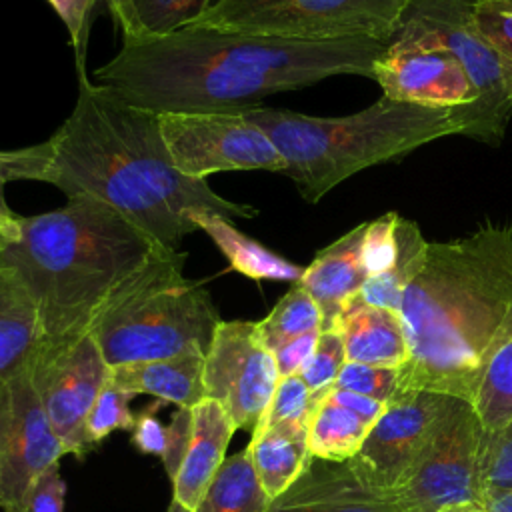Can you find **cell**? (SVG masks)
I'll return each mask as SVG.
<instances>
[{
	"instance_id": "30bf717a",
	"label": "cell",
	"mask_w": 512,
	"mask_h": 512,
	"mask_svg": "<svg viewBox=\"0 0 512 512\" xmlns=\"http://www.w3.org/2000/svg\"><path fill=\"white\" fill-rule=\"evenodd\" d=\"M160 132L172 164L190 178L286 168L266 132L244 114H160Z\"/></svg>"
},
{
	"instance_id": "cb8c5ba5",
	"label": "cell",
	"mask_w": 512,
	"mask_h": 512,
	"mask_svg": "<svg viewBox=\"0 0 512 512\" xmlns=\"http://www.w3.org/2000/svg\"><path fill=\"white\" fill-rule=\"evenodd\" d=\"M372 424L342 404L330 388L318 394L308 418L310 454L324 460H350L358 454Z\"/></svg>"
},
{
	"instance_id": "7dc6e473",
	"label": "cell",
	"mask_w": 512,
	"mask_h": 512,
	"mask_svg": "<svg viewBox=\"0 0 512 512\" xmlns=\"http://www.w3.org/2000/svg\"><path fill=\"white\" fill-rule=\"evenodd\" d=\"M100 2H102V4H104L108 10H112V8H114V6H116L120 0H100Z\"/></svg>"
},
{
	"instance_id": "bcb514c9",
	"label": "cell",
	"mask_w": 512,
	"mask_h": 512,
	"mask_svg": "<svg viewBox=\"0 0 512 512\" xmlns=\"http://www.w3.org/2000/svg\"><path fill=\"white\" fill-rule=\"evenodd\" d=\"M166 512H188V510H184V508H182V506H180V504H178V502H174V500H172V502H170V506H168V510H166Z\"/></svg>"
},
{
	"instance_id": "d4e9b609",
	"label": "cell",
	"mask_w": 512,
	"mask_h": 512,
	"mask_svg": "<svg viewBox=\"0 0 512 512\" xmlns=\"http://www.w3.org/2000/svg\"><path fill=\"white\" fill-rule=\"evenodd\" d=\"M220 0H120L110 14L122 42L162 38L196 24Z\"/></svg>"
},
{
	"instance_id": "4dcf8cb0",
	"label": "cell",
	"mask_w": 512,
	"mask_h": 512,
	"mask_svg": "<svg viewBox=\"0 0 512 512\" xmlns=\"http://www.w3.org/2000/svg\"><path fill=\"white\" fill-rule=\"evenodd\" d=\"M322 394V392H320ZM318 394H314L300 374L282 376L276 384L274 396L262 414L258 428L280 422H308Z\"/></svg>"
},
{
	"instance_id": "8fae6325",
	"label": "cell",
	"mask_w": 512,
	"mask_h": 512,
	"mask_svg": "<svg viewBox=\"0 0 512 512\" xmlns=\"http://www.w3.org/2000/svg\"><path fill=\"white\" fill-rule=\"evenodd\" d=\"M280 380L258 322L222 320L204 356V392L222 404L236 430L254 432Z\"/></svg>"
},
{
	"instance_id": "ee69618b",
	"label": "cell",
	"mask_w": 512,
	"mask_h": 512,
	"mask_svg": "<svg viewBox=\"0 0 512 512\" xmlns=\"http://www.w3.org/2000/svg\"><path fill=\"white\" fill-rule=\"evenodd\" d=\"M484 502L490 508V512H512V490L494 494V496L486 498Z\"/></svg>"
},
{
	"instance_id": "5b68a950",
	"label": "cell",
	"mask_w": 512,
	"mask_h": 512,
	"mask_svg": "<svg viewBox=\"0 0 512 512\" xmlns=\"http://www.w3.org/2000/svg\"><path fill=\"white\" fill-rule=\"evenodd\" d=\"M460 108H430L382 96L348 116L322 118L266 106L242 114L266 132L284 158V174L314 204L364 168L442 136L462 134Z\"/></svg>"
},
{
	"instance_id": "44dd1931",
	"label": "cell",
	"mask_w": 512,
	"mask_h": 512,
	"mask_svg": "<svg viewBox=\"0 0 512 512\" xmlns=\"http://www.w3.org/2000/svg\"><path fill=\"white\" fill-rule=\"evenodd\" d=\"M204 352L122 364L110 368V380L132 394H150L164 404L192 408L206 398Z\"/></svg>"
},
{
	"instance_id": "277c9868",
	"label": "cell",
	"mask_w": 512,
	"mask_h": 512,
	"mask_svg": "<svg viewBox=\"0 0 512 512\" xmlns=\"http://www.w3.org/2000/svg\"><path fill=\"white\" fill-rule=\"evenodd\" d=\"M158 250L112 206L74 196L56 210L22 216L0 264L22 278L42 320L44 348H54L88 334L108 300Z\"/></svg>"
},
{
	"instance_id": "836d02e7",
	"label": "cell",
	"mask_w": 512,
	"mask_h": 512,
	"mask_svg": "<svg viewBox=\"0 0 512 512\" xmlns=\"http://www.w3.org/2000/svg\"><path fill=\"white\" fill-rule=\"evenodd\" d=\"M512 490V422L494 434H486L482 450L484 500Z\"/></svg>"
},
{
	"instance_id": "c3c4849f",
	"label": "cell",
	"mask_w": 512,
	"mask_h": 512,
	"mask_svg": "<svg viewBox=\"0 0 512 512\" xmlns=\"http://www.w3.org/2000/svg\"><path fill=\"white\" fill-rule=\"evenodd\" d=\"M6 244H8V240H6V238L0 234V250H2Z\"/></svg>"
},
{
	"instance_id": "ba28073f",
	"label": "cell",
	"mask_w": 512,
	"mask_h": 512,
	"mask_svg": "<svg viewBox=\"0 0 512 512\" xmlns=\"http://www.w3.org/2000/svg\"><path fill=\"white\" fill-rule=\"evenodd\" d=\"M472 0H410L398 32L450 50L464 66L476 102L460 108L462 134L498 142L512 114V76L494 46L476 28Z\"/></svg>"
},
{
	"instance_id": "60d3db41",
	"label": "cell",
	"mask_w": 512,
	"mask_h": 512,
	"mask_svg": "<svg viewBox=\"0 0 512 512\" xmlns=\"http://www.w3.org/2000/svg\"><path fill=\"white\" fill-rule=\"evenodd\" d=\"M154 410L156 406L154 408L150 406L148 410L136 414L134 428L130 430L132 432L130 440L136 446V450H140L142 454L162 458L166 452L168 434H166V426L154 416Z\"/></svg>"
},
{
	"instance_id": "d6986e66",
	"label": "cell",
	"mask_w": 512,
	"mask_h": 512,
	"mask_svg": "<svg viewBox=\"0 0 512 512\" xmlns=\"http://www.w3.org/2000/svg\"><path fill=\"white\" fill-rule=\"evenodd\" d=\"M46 346L38 308L22 278L0 264V382L32 372Z\"/></svg>"
},
{
	"instance_id": "6da1fadb",
	"label": "cell",
	"mask_w": 512,
	"mask_h": 512,
	"mask_svg": "<svg viewBox=\"0 0 512 512\" xmlns=\"http://www.w3.org/2000/svg\"><path fill=\"white\" fill-rule=\"evenodd\" d=\"M76 74L78 98L62 126L46 142L0 150L6 182L38 180L68 198L104 202L166 252H182V240L198 230L190 218L194 210L228 220L258 214L248 204L222 198L206 180L176 170L160 132V114L120 100L92 82L86 68Z\"/></svg>"
},
{
	"instance_id": "7bdbcfd3",
	"label": "cell",
	"mask_w": 512,
	"mask_h": 512,
	"mask_svg": "<svg viewBox=\"0 0 512 512\" xmlns=\"http://www.w3.org/2000/svg\"><path fill=\"white\" fill-rule=\"evenodd\" d=\"M10 410H12L10 386H8V382H0V460H2V448H4L8 420H10Z\"/></svg>"
},
{
	"instance_id": "7c38bea8",
	"label": "cell",
	"mask_w": 512,
	"mask_h": 512,
	"mask_svg": "<svg viewBox=\"0 0 512 512\" xmlns=\"http://www.w3.org/2000/svg\"><path fill=\"white\" fill-rule=\"evenodd\" d=\"M30 376L64 452L82 460L94 448L88 416L110 380V366L96 340L88 332L68 344L44 348Z\"/></svg>"
},
{
	"instance_id": "9c48e42d",
	"label": "cell",
	"mask_w": 512,
	"mask_h": 512,
	"mask_svg": "<svg viewBox=\"0 0 512 512\" xmlns=\"http://www.w3.org/2000/svg\"><path fill=\"white\" fill-rule=\"evenodd\" d=\"M484 438L472 402L452 396L428 442L390 490L396 512H438L448 504L484 500Z\"/></svg>"
},
{
	"instance_id": "d6a6232c",
	"label": "cell",
	"mask_w": 512,
	"mask_h": 512,
	"mask_svg": "<svg viewBox=\"0 0 512 512\" xmlns=\"http://www.w3.org/2000/svg\"><path fill=\"white\" fill-rule=\"evenodd\" d=\"M334 386L340 390H348V392L368 396L388 404L402 390L400 368H382V366L346 362Z\"/></svg>"
},
{
	"instance_id": "52a82bcc",
	"label": "cell",
	"mask_w": 512,
	"mask_h": 512,
	"mask_svg": "<svg viewBox=\"0 0 512 512\" xmlns=\"http://www.w3.org/2000/svg\"><path fill=\"white\" fill-rule=\"evenodd\" d=\"M410 0H220L196 24L294 40H392Z\"/></svg>"
},
{
	"instance_id": "8d00e7d4",
	"label": "cell",
	"mask_w": 512,
	"mask_h": 512,
	"mask_svg": "<svg viewBox=\"0 0 512 512\" xmlns=\"http://www.w3.org/2000/svg\"><path fill=\"white\" fill-rule=\"evenodd\" d=\"M54 12L64 22L70 44L76 54V70L86 68V48H88V36L90 26L96 14V6L100 0H48Z\"/></svg>"
},
{
	"instance_id": "9a60e30c",
	"label": "cell",
	"mask_w": 512,
	"mask_h": 512,
	"mask_svg": "<svg viewBox=\"0 0 512 512\" xmlns=\"http://www.w3.org/2000/svg\"><path fill=\"white\" fill-rule=\"evenodd\" d=\"M12 410L0 460V508L24 512L38 476L66 452L42 408L30 372L8 382Z\"/></svg>"
},
{
	"instance_id": "d590c367",
	"label": "cell",
	"mask_w": 512,
	"mask_h": 512,
	"mask_svg": "<svg viewBox=\"0 0 512 512\" xmlns=\"http://www.w3.org/2000/svg\"><path fill=\"white\" fill-rule=\"evenodd\" d=\"M398 218L400 216L396 212H386L376 220L366 222V230L362 238V264L368 276L380 274L394 264L396 252H398V242H396Z\"/></svg>"
},
{
	"instance_id": "f6af8a7d",
	"label": "cell",
	"mask_w": 512,
	"mask_h": 512,
	"mask_svg": "<svg viewBox=\"0 0 512 512\" xmlns=\"http://www.w3.org/2000/svg\"><path fill=\"white\" fill-rule=\"evenodd\" d=\"M438 512H490V508L486 506L484 500H468V502L448 504Z\"/></svg>"
},
{
	"instance_id": "e0dca14e",
	"label": "cell",
	"mask_w": 512,
	"mask_h": 512,
	"mask_svg": "<svg viewBox=\"0 0 512 512\" xmlns=\"http://www.w3.org/2000/svg\"><path fill=\"white\" fill-rule=\"evenodd\" d=\"M364 230L366 222L322 248L298 280L322 312V330L334 328L348 302L358 296L368 278L362 264Z\"/></svg>"
},
{
	"instance_id": "484cf974",
	"label": "cell",
	"mask_w": 512,
	"mask_h": 512,
	"mask_svg": "<svg viewBox=\"0 0 512 512\" xmlns=\"http://www.w3.org/2000/svg\"><path fill=\"white\" fill-rule=\"evenodd\" d=\"M396 242H398V252H396L394 264L380 274L368 276L358 292V298L370 306L398 312L402 294L408 282L412 280V276L418 272L422 258L426 254L428 242L424 240L418 224L402 216L398 218V226H396Z\"/></svg>"
},
{
	"instance_id": "f546056e",
	"label": "cell",
	"mask_w": 512,
	"mask_h": 512,
	"mask_svg": "<svg viewBox=\"0 0 512 512\" xmlns=\"http://www.w3.org/2000/svg\"><path fill=\"white\" fill-rule=\"evenodd\" d=\"M132 392L122 390L112 380L104 384L98 394V400L88 416V436L96 446L114 430H132L136 422V414L130 410Z\"/></svg>"
},
{
	"instance_id": "f1b7e54d",
	"label": "cell",
	"mask_w": 512,
	"mask_h": 512,
	"mask_svg": "<svg viewBox=\"0 0 512 512\" xmlns=\"http://www.w3.org/2000/svg\"><path fill=\"white\" fill-rule=\"evenodd\" d=\"M320 330L322 312L300 282H294L290 290L276 302L270 314L258 320V332L270 350L286 340Z\"/></svg>"
},
{
	"instance_id": "e575fe53",
	"label": "cell",
	"mask_w": 512,
	"mask_h": 512,
	"mask_svg": "<svg viewBox=\"0 0 512 512\" xmlns=\"http://www.w3.org/2000/svg\"><path fill=\"white\" fill-rule=\"evenodd\" d=\"M472 18L512 76V0H478L472 4Z\"/></svg>"
},
{
	"instance_id": "7a4b0ae2",
	"label": "cell",
	"mask_w": 512,
	"mask_h": 512,
	"mask_svg": "<svg viewBox=\"0 0 512 512\" xmlns=\"http://www.w3.org/2000/svg\"><path fill=\"white\" fill-rule=\"evenodd\" d=\"M388 40H294L188 26L162 38L122 42L92 82L156 114H242L264 96L330 76L374 80Z\"/></svg>"
},
{
	"instance_id": "681fc988",
	"label": "cell",
	"mask_w": 512,
	"mask_h": 512,
	"mask_svg": "<svg viewBox=\"0 0 512 512\" xmlns=\"http://www.w3.org/2000/svg\"><path fill=\"white\" fill-rule=\"evenodd\" d=\"M472 2H478V0H472Z\"/></svg>"
},
{
	"instance_id": "b9f144b4",
	"label": "cell",
	"mask_w": 512,
	"mask_h": 512,
	"mask_svg": "<svg viewBox=\"0 0 512 512\" xmlns=\"http://www.w3.org/2000/svg\"><path fill=\"white\" fill-rule=\"evenodd\" d=\"M4 184H8L2 174H0V234L8 240L14 242L18 238V228H20V218L6 202L4 198Z\"/></svg>"
},
{
	"instance_id": "83f0119b",
	"label": "cell",
	"mask_w": 512,
	"mask_h": 512,
	"mask_svg": "<svg viewBox=\"0 0 512 512\" xmlns=\"http://www.w3.org/2000/svg\"><path fill=\"white\" fill-rule=\"evenodd\" d=\"M472 406L486 434H494L512 422V336L488 362Z\"/></svg>"
},
{
	"instance_id": "7402d4cb",
	"label": "cell",
	"mask_w": 512,
	"mask_h": 512,
	"mask_svg": "<svg viewBox=\"0 0 512 512\" xmlns=\"http://www.w3.org/2000/svg\"><path fill=\"white\" fill-rule=\"evenodd\" d=\"M246 448L264 494L274 500L302 474L312 458L308 422H280L258 428Z\"/></svg>"
},
{
	"instance_id": "5bb4252c",
	"label": "cell",
	"mask_w": 512,
	"mask_h": 512,
	"mask_svg": "<svg viewBox=\"0 0 512 512\" xmlns=\"http://www.w3.org/2000/svg\"><path fill=\"white\" fill-rule=\"evenodd\" d=\"M374 80L386 98L398 102L430 108H460L476 102L474 86L450 50L404 32H396L376 60Z\"/></svg>"
},
{
	"instance_id": "2e32d148",
	"label": "cell",
	"mask_w": 512,
	"mask_h": 512,
	"mask_svg": "<svg viewBox=\"0 0 512 512\" xmlns=\"http://www.w3.org/2000/svg\"><path fill=\"white\" fill-rule=\"evenodd\" d=\"M268 512H396L390 494L368 484L352 460L310 458Z\"/></svg>"
},
{
	"instance_id": "3957f363",
	"label": "cell",
	"mask_w": 512,
	"mask_h": 512,
	"mask_svg": "<svg viewBox=\"0 0 512 512\" xmlns=\"http://www.w3.org/2000/svg\"><path fill=\"white\" fill-rule=\"evenodd\" d=\"M398 314L410 346L402 388L472 402L488 362L512 336V228L488 224L428 242Z\"/></svg>"
},
{
	"instance_id": "ffe728a7",
	"label": "cell",
	"mask_w": 512,
	"mask_h": 512,
	"mask_svg": "<svg viewBox=\"0 0 512 512\" xmlns=\"http://www.w3.org/2000/svg\"><path fill=\"white\" fill-rule=\"evenodd\" d=\"M334 328L344 340L346 362L404 368L410 360L406 330L396 310L370 306L354 296Z\"/></svg>"
},
{
	"instance_id": "f35d334b",
	"label": "cell",
	"mask_w": 512,
	"mask_h": 512,
	"mask_svg": "<svg viewBox=\"0 0 512 512\" xmlns=\"http://www.w3.org/2000/svg\"><path fill=\"white\" fill-rule=\"evenodd\" d=\"M166 434H168V440H166V452L162 456V464H164L166 476L174 480L190 446L192 408H176V412L170 418V424L166 426Z\"/></svg>"
},
{
	"instance_id": "4fadbf2b",
	"label": "cell",
	"mask_w": 512,
	"mask_h": 512,
	"mask_svg": "<svg viewBox=\"0 0 512 512\" xmlns=\"http://www.w3.org/2000/svg\"><path fill=\"white\" fill-rule=\"evenodd\" d=\"M450 400L448 394L402 388L372 424L358 454L350 458L362 478L390 494L428 442Z\"/></svg>"
},
{
	"instance_id": "4316f807",
	"label": "cell",
	"mask_w": 512,
	"mask_h": 512,
	"mask_svg": "<svg viewBox=\"0 0 512 512\" xmlns=\"http://www.w3.org/2000/svg\"><path fill=\"white\" fill-rule=\"evenodd\" d=\"M248 448L224 460L194 512H268Z\"/></svg>"
},
{
	"instance_id": "ab89813d",
	"label": "cell",
	"mask_w": 512,
	"mask_h": 512,
	"mask_svg": "<svg viewBox=\"0 0 512 512\" xmlns=\"http://www.w3.org/2000/svg\"><path fill=\"white\" fill-rule=\"evenodd\" d=\"M322 332V330H320ZM320 332H308L302 336H296L292 340L282 342L280 346H276L272 350L274 360H276V368L280 378L282 376H292V374H300V370L304 368V364L308 362V358L312 356L318 336Z\"/></svg>"
},
{
	"instance_id": "1f68e13d",
	"label": "cell",
	"mask_w": 512,
	"mask_h": 512,
	"mask_svg": "<svg viewBox=\"0 0 512 512\" xmlns=\"http://www.w3.org/2000/svg\"><path fill=\"white\" fill-rule=\"evenodd\" d=\"M344 364L346 350L340 332L336 328L322 330L312 356L300 370V376L314 394H320L336 384V378Z\"/></svg>"
},
{
	"instance_id": "ac0fdd59",
	"label": "cell",
	"mask_w": 512,
	"mask_h": 512,
	"mask_svg": "<svg viewBox=\"0 0 512 512\" xmlns=\"http://www.w3.org/2000/svg\"><path fill=\"white\" fill-rule=\"evenodd\" d=\"M236 432L220 402L212 398L192 406V438L182 466L172 480L174 496L184 510L194 512L226 460V448Z\"/></svg>"
},
{
	"instance_id": "603a6c76",
	"label": "cell",
	"mask_w": 512,
	"mask_h": 512,
	"mask_svg": "<svg viewBox=\"0 0 512 512\" xmlns=\"http://www.w3.org/2000/svg\"><path fill=\"white\" fill-rule=\"evenodd\" d=\"M194 226L202 230L220 254L228 260V266L252 280H272V282H298L304 268L286 260L284 256L272 252L258 240L246 236L238 230L232 220L218 216L214 212L194 210L190 214Z\"/></svg>"
},
{
	"instance_id": "74e56055",
	"label": "cell",
	"mask_w": 512,
	"mask_h": 512,
	"mask_svg": "<svg viewBox=\"0 0 512 512\" xmlns=\"http://www.w3.org/2000/svg\"><path fill=\"white\" fill-rule=\"evenodd\" d=\"M66 482L58 462L48 466L28 492L24 512H64Z\"/></svg>"
},
{
	"instance_id": "8992f818",
	"label": "cell",
	"mask_w": 512,
	"mask_h": 512,
	"mask_svg": "<svg viewBox=\"0 0 512 512\" xmlns=\"http://www.w3.org/2000/svg\"><path fill=\"white\" fill-rule=\"evenodd\" d=\"M184 262V252L158 250L100 310L90 334L110 368L208 352L222 318Z\"/></svg>"
}]
</instances>
